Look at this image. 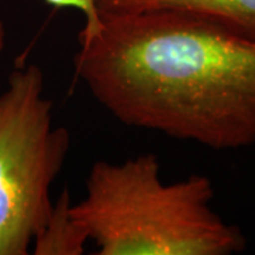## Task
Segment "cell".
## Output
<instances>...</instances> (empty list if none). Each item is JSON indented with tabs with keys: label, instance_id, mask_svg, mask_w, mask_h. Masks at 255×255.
Listing matches in <instances>:
<instances>
[{
	"label": "cell",
	"instance_id": "1",
	"mask_svg": "<svg viewBox=\"0 0 255 255\" xmlns=\"http://www.w3.org/2000/svg\"><path fill=\"white\" fill-rule=\"evenodd\" d=\"M77 78L128 127L214 150L255 143V40L174 10L100 16L81 28Z\"/></svg>",
	"mask_w": 255,
	"mask_h": 255
},
{
	"label": "cell",
	"instance_id": "2",
	"mask_svg": "<svg viewBox=\"0 0 255 255\" xmlns=\"http://www.w3.org/2000/svg\"><path fill=\"white\" fill-rule=\"evenodd\" d=\"M209 177L160 179L153 153L121 163L98 160L85 196L71 214L97 246L98 255H231L246 250V236L213 207Z\"/></svg>",
	"mask_w": 255,
	"mask_h": 255
},
{
	"label": "cell",
	"instance_id": "3",
	"mask_svg": "<svg viewBox=\"0 0 255 255\" xmlns=\"http://www.w3.org/2000/svg\"><path fill=\"white\" fill-rule=\"evenodd\" d=\"M70 147V132L54 127L41 68H14L0 92V255L30 254Z\"/></svg>",
	"mask_w": 255,
	"mask_h": 255
},
{
	"label": "cell",
	"instance_id": "4",
	"mask_svg": "<svg viewBox=\"0 0 255 255\" xmlns=\"http://www.w3.org/2000/svg\"><path fill=\"white\" fill-rule=\"evenodd\" d=\"M100 16L157 10L184 11L210 18L255 40V0H95Z\"/></svg>",
	"mask_w": 255,
	"mask_h": 255
},
{
	"label": "cell",
	"instance_id": "5",
	"mask_svg": "<svg viewBox=\"0 0 255 255\" xmlns=\"http://www.w3.org/2000/svg\"><path fill=\"white\" fill-rule=\"evenodd\" d=\"M88 241L87 233L71 214V200L64 190L53 204L31 250L36 255H81Z\"/></svg>",
	"mask_w": 255,
	"mask_h": 255
},
{
	"label": "cell",
	"instance_id": "6",
	"mask_svg": "<svg viewBox=\"0 0 255 255\" xmlns=\"http://www.w3.org/2000/svg\"><path fill=\"white\" fill-rule=\"evenodd\" d=\"M46 4L55 9H73L80 11L84 16V30H91L100 21L95 0H43Z\"/></svg>",
	"mask_w": 255,
	"mask_h": 255
},
{
	"label": "cell",
	"instance_id": "7",
	"mask_svg": "<svg viewBox=\"0 0 255 255\" xmlns=\"http://www.w3.org/2000/svg\"><path fill=\"white\" fill-rule=\"evenodd\" d=\"M4 47H6V27L3 20L0 18V54L4 50Z\"/></svg>",
	"mask_w": 255,
	"mask_h": 255
}]
</instances>
